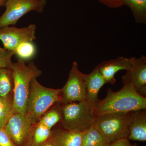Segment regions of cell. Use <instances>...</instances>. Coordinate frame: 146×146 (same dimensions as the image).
I'll list each match as a JSON object with an SVG mask.
<instances>
[{
  "label": "cell",
  "instance_id": "1",
  "mask_svg": "<svg viewBox=\"0 0 146 146\" xmlns=\"http://www.w3.org/2000/svg\"><path fill=\"white\" fill-rule=\"evenodd\" d=\"M146 108V98L137 93L131 85L124 84L120 90H107L105 98L100 100L91 110L95 117L105 114L134 112Z\"/></svg>",
  "mask_w": 146,
  "mask_h": 146
},
{
  "label": "cell",
  "instance_id": "2",
  "mask_svg": "<svg viewBox=\"0 0 146 146\" xmlns=\"http://www.w3.org/2000/svg\"><path fill=\"white\" fill-rule=\"evenodd\" d=\"M13 80V105L16 113L26 112L31 83L42 75V72L33 62L26 65L18 59L12 68Z\"/></svg>",
  "mask_w": 146,
  "mask_h": 146
},
{
  "label": "cell",
  "instance_id": "3",
  "mask_svg": "<svg viewBox=\"0 0 146 146\" xmlns=\"http://www.w3.org/2000/svg\"><path fill=\"white\" fill-rule=\"evenodd\" d=\"M134 112L114 113L95 117L92 126L108 144L128 138Z\"/></svg>",
  "mask_w": 146,
  "mask_h": 146
},
{
  "label": "cell",
  "instance_id": "4",
  "mask_svg": "<svg viewBox=\"0 0 146 146\" xmlns=\"http://www.w3.org/2000/svg\"><path fill=\"white\" fill-rule=\"evenodd\" d=\"M62 103L61 89H54L43 86L36 78L31 83L26 112L38 123L45 113L54 105Z\"/></svg>",
  "mask_w": 146,
  "mask_h": 146
},
{
  "label": "cell",
  "instance_id": "5",
  "mask_svg": "<svg viewBox=\"0 0 146 146\" xmlns=\"http://www.w3.org/2000/svg\"><path fill=\"white\" fill-rule=\"evenodd\" d=\"M63 128L84 131L93 125L95 117L86 101L61 103Z\"/></svg>",
  "mask_w": 146,
  "mask_h": 146
},
{
  "label": "cell",
  "instance_id": "6",
  "mask_svg": "<svg viewBox=\"0 0 146 146\" xmlns=\"http://www.w3.org/2000/svg\"><path fill=\"white\" fill-rule=\"evenodd\" d=\"M37 123L27 112L16 113L5 129L16 146H31Z\"/></svg>",
  "mask_w": 146,
  "mask_h": 146
},
{
  "label": "cell",
  "instance_id": "7",
  "mask_svg": "<svg viewBox=\"0 0 146 146\" xmlns=\"http://www.w3.org/2000/svg\"><path fill=\"white\" fill-rule=\"evenodd\" d=\"M46 3V0H7L5 11L0 17V28L16 25L30 11L42 13Z\"/></svg>",
  "mask_w": 146,
  "mask_h": 146
},
{
  "label": "cell",
  "instance_id": "8",
  "mask_svg": "<svg viewBox=\"0 0 146 146\" xmlns=\"http://www.w3.org/2000/svg\"><path fill=\"white\" fill-rule=\"evenodd\" d=\"M86 93L84 74L79 70L77 62L74 61L68 80L61 89L62 103L86 101Z\"/></svg>",
  "mask_w": 146,
  "mask_h": 146
},
{
  "label": "cell",
  "instance_id": "9",
  "mask_svg": "<svg viewBox=\"0 0 146 146\" xmlns=\"http://www.w3.org/2000/svg\"><path fill=\"white\" fill-rule=\"evenodd\" d=\"M36 25L31 24L23 28L6 26L0 28V40L3 48L14 51L21 43L33 42L36 39Z\"/></svg>",
  "mask_w": 146,
  "mask_h": 146
},
{
  "label": "cell",
  "instance_id": "10",
  "mask_svg": "<svg viewBox=\"0 0 146 146\" xmlns=\"http://www.w3.org/2000/svg\"><path fill=\"white\" fill-rule=\"evenodd\" d=\"M123 84L133 86L138 94L146 98V57L135 58L133 67L122 76Z\"/></svg>",
  "mask_w": 146,
  "mask_h": 146
},
{
  "label": "cell",
  "instance_id": "11",
  "mask_svg": "<svg viewBox=\"0 0 146 146\" xmlns=\"http://www.w3.org/2000/svg\"><path fill=\"white\" fill-rule=\"evenodd\" d=\"M135 58L119 56L115 59L103 61L97 67L107 83L114 84L116 81V74L122 70H130L133 67Z\"/></svg>",
  "mask_w": 146,
  "mask_h": 146
},
{
  "label": "cell",
  "instance_id": "12",
  "mask_svg": "<svg viewBox=\"0 0 146 146\" xmlns=\"http://www.w3.org/2000/svg\"><path fill=\"white\" fill-rule=\"evenodd\" d=\"M84 78L86 88V101L91 109L100 100L98 95L100 89L107 82L97 66L91 72L84 74Z\"/></svg>",
  "mask_w": 146,
  "mask_h": 146
},
{
  "label": "cell",
  "instance_id": "13",
  "mask_svg": "<svg viewBox=\"0 0 146 146\" xmlns=\"http://www.w3.org/2000/svg\"><path fill=\"white\" fill-rule=\"evenodd\" d=\"M84 131L62 128L52 130L49 140L55 146H82Z\"/></svg>",
  "mask_w": 146,
  "mask_h": 146
},
{
  "label": "cell",
  "instance_id": "14",
  "mask_svg": "<svg viewBox=\"0 0 146 146\" xmlns=\"http://www.w3.org/2000/svg\"><path fill=\"white\" fill-rule=\"evenodd\" d=\"M127 138L129 141H146V109L139 110L134 112Z\"/></svg>",
  "mask_w": 146,
  "mask_h": 146
},
{
  "label": "cell",
  "instance_id": "15",
  "mask_svg": "<svg viewBox=\"0 0 146 146\" xmlns=\"http://www.w3.org/2000/svg\"><path fill=\"white\" fill-rule=\"evenodd\" d=\"M130 8L136 23L146 24V0H120Z\"/></svg>",
  "mask_w": 146,
  "mask_h": 146
},
{
  "label": "cell",
  "instance_id": "16",
  "mask_svg": "<svg viewBox=\"0 0 146 146\" xmlns=\"http://www.w3.org/2000/svg\"><path fill=\"white\" fill-rule=\"evenodd\" d=\"M13 90L12 70L7 68H0V97L13 96Z\"/></svg>",
  "mask_w": 146,
  "mask_h": 146
},
{
  "label": "cell",
  "instance_id": "17",
  "mask_svg": "<svg viewBox=\"0 0 146 146\" xmlns=\"http://www.w3.org/2000/svg\"><path fill=\"white\" fill-rule=\"evenodd\" d=\"M61 107V103L56 104L54 107L50 108L42 116L38 123L52 130V128L61 121L62 119Z\"/></svg>",
  "mask_w": 146,
  "mask_h": 146
},
{
  "label": "cell",
  "instance_id": "18",
  "mask_svg": "<svg viewBox=\"0 0 146 146\" xmlns=\"http://www.w3.org/2000/svg\"><path fill=\"white\" fill-rule=\"evenodd\" d=\"M16 113L13 107V96L0 97V127H5L9 120Z\"/></svg>",
  "mask_w": 146,
  "mask_h": 146
},
{
  "label": "cell",
  "instance_id": "19",
  "mask_svg": "<svg viewBox=\"0 0 146 146\" xmlns=\"http://www.w3.org/2000/svg\"><path fill=\"white\" fill-rule=\"evenodd\" d=\"M13 52L18 59L25 61L31 60L36 55L37 49L33 42H25L20 44Z\"/></svg>",
  "mask_w": 146,
  "mask_h": 146
},
{
  "label": "cell",
  "instance_id": "20",
  "mask_svg": "<svg viewBox=\"0 0 146 146\" xmlns=\"http://www.w3.org/2000/svg\"><path fill=\"white\" fill-rule=\"evenodd\" d=\"M101 134L93 126L84 131L82 146H108Z\"/></svg>",
  "mask_w": 146,
  "mask_h": 146
},
{
  "label": "cell",
  "instance_id": "21",
  "mask_svg": "<svg viewBox=\"0 0 146 146\" xmlns=\"http://www.w3.org/2000/svg\"><path fill=\"white\" fill-rule=\"evenodd\" d=\"M52 133V130L37 123L35 129L31 146L41 145L50 139Z\"/></svg>",
  "mask_w": 146,
  "mask_h": 146
},
{
  "label": "cell",
  "instance_id": "22",
  "mask_svg": "<svg viewBox=\"0 0 146 146\" xmlns=\"http://www.w3.org/2000/svg\"><path fill=\"white\" fill-rule=\"evenodd\" d=\"M14 52L0 46V68H7L12 70L13 63L12 56Z\"/></svg>",
  "mask_w": 146,
  "mask_h": 146
},
{
  "label": "cell",
  "instance_id": "23",
  "mask_svg": "<svg viewBox=\"0 0 146 146\" xmlns=\"http://www.w3.org/2000/svg\"><path fill=\"white\" fill-rule=\"evenodd\" d=\"M0 146H16L5 128L0 127Z\"/></svg>",
  "mask_w": 146,
  "mask_h": 146
},
{
  "label": "cell",
  "instance_id": "24",
  "mask_svg": "<svg viewBox=\"0 0 146 146\" xmlns=\"http://www.w3.org/2000/svg\"><path fill=\"white\" fill-rule=\"evenodd\" d=\"M100 2L111 8H118L123 5L120 0H98Z\"/></svg>",
  "mask_w": 146,
  "mask_h": 146
},
{
  "label": "cell",
  "instance_id": "25",
  "mask_svg": "<svg viewBox=\"0 0 146 146\" xmlns=\"http://www.w3.org/2000/svg\"><path fill=\"white\" fill-rule=\"evenodd\" d=\"M130 141L127 138L118 140L109 144L108 146H131Z\"/></svg>",
  "mask_w": 146,
  "mask_h": 146
},
{
  "label": "cell",
  "instance_id": "26",
  "mask_svg": "<svg viewBox=\"0 0 146 146\" xmlns=\"http://www.w3.org/2000/svg\"><path fill=\"white\" fill-rule=\"evenodd\" d=\"M39 146H55L54 145H53L51 143V142L50 141L49 139L48 141L45 142V143H44L42 144V145H41Z\"/></svg>",
  "mask_w": 146,
  "mask_h": 146
},
{
  "label": "cell",
  "instance_id": "27",
  "mask_svg": "<svg viewBox=\"0 0 146 146\" xmlns=\"http://www.w3.org/2000/svg\"><path fill=\"white\" fill-rule=\"evenodd\" d=\"M7 0H0V7L5 6Z\"/></svg>",
  "mask_w": 146,
  "mask_h": 146
},
{
  "label": "cell",
  "instance_id": "28",
  "mask_svg": "<svg viewBox=\"0 0 146 146\" xmlns=\"http://www.w3.org/2000/svg\"><path fill=\"white\" fill-rule=\"evenodd\" d=\"M131 146H139L138 145V144L136 143H134L133 144H131Z\"/></svg>",
  "mask_w": 146,
  "mask_h": 146
}]
</instances>
